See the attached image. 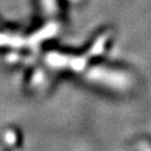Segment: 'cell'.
I'll return each instance as SVG.
<instances>
[{
    "instance_id": "3957f363",
    "label": "cell",
    "mask_w": 151,
    "mask_h": 151,
    "mask_svg": "<svg viewBox=\"0 0 151 151\" xmlns=\"http://www.w3.org/2000/svg\"><path fill=\"white\" fill-rule=\"evenodd\" d=\"M0 45H9L13 48H20L27 45V41H24L19 36L11 35H0Z\"/></svg>"
},
{
    "instance_id": "6da1fadb",
    "label": "cell",
    "mask_w": 151,
    "mask_h": 151,
    "mask_svg": "<svg viewBox=\"0 0 151 151\" xmlns=\"http://www.w3.org/2000/svg\"><path fill=\"white\" fill-rule=\"evenodd\" d=\"M104 42H105V37L99 38L98 42L94 44L93 49L89 51V54H87L83 57H75V56H68V55H60L57 52H50L47 55V63L51 68H70L73 70L80 71L85 68L88 57L98 55L104 47Z\"/></svg>"
},
{
    "instance_id": "8992f818",
    "label": "cell",
    "mask_w": 151,
    "mask_h": 151,
    "mask_svg": "<svg viewBox=\"0 0 151 151\" xmlns=\"http://www.w3.org/2000/svg\"><path fill=\"white\" fill-rule=\"evenodd\" d=\"M5 140L9 144H13L16 142V133L13 131H7L6 134H5Z\"/></svg>"
},
{
    "instance_id": "7a4b0ae2",
    "label": "cell",
    "mask_w": 151,
    "mask_h": 151,
    "mask_svg": "<svg viewBox=\"0 0 151 151\" xmlns=\"http://www.w3.org/2000/svg\"><path fill=\"white\" fill-rule=\"evenodd\" d=\"M58 31V25L56 23H49L44 29L40 30L37 33H35L33 36H31L30 38L27 40V45L31 47L32 49L37 48L41 42H43L47 38H50L51 36L56 35V32Z\"/></svg>"
},
{
    "instance_id": "52a82bcc",
    "label": "cell",
    "mask_w": 151,
    "mask_h": 151,
    "mask_svg": "<svg viewBox=\"0 0 151 151\" xmlns=\"http://www.w3.org/2000/svg\"><path fill=\"white\" fill-rule=\"evenodd\" d=\"M74 1H76V0H74Z\"/></svg>"
},
{
    "instance_id": "277c9868",
    "label": "cell",
    "mask_w": 151,
    "mask_h": 151,
    "mask_svg": "<svg viewBox=\"0 0 151 151\" xmlns=\"http://www.w3.org/2000/svg\"><path fill=\"white\" fill-rule=\"evenodd\" d=\"M43 1V6L47 13H54L56 10V5H55V0H42Z\"/></svg>"
},
{
    "instance_id": "5b68a950",
    "label": "cell",
    "mask_w": 151,
    "mask_h": 151,
    "mask_svg": "<svg viewBox=\"0 0 151 151\" xmlns=\"http://www.w3.org/2000/svg\"><path fill=\"white\" fill-rule=\"evenodd\" d=\"M43 79H44V75L41 70L36 71V74L33 75L32 78V85H38V83H42L43 82Z\"/></svg>"
}]
</instances>
